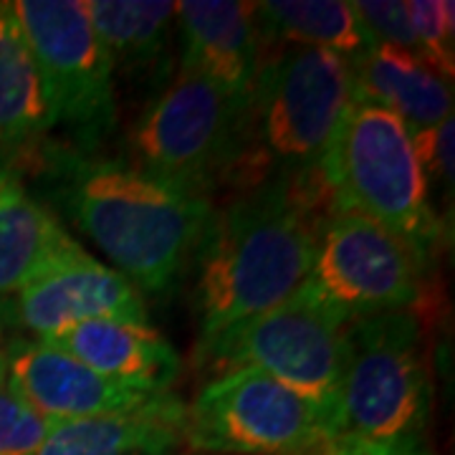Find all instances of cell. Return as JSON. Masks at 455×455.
Returning <instances> with one entry per match:
<instances>
[{
  "label": "cell",
  "mask_w": 455,
  "mask_h": 455,
  "mask_svg": "<svg viewBox=\"0 0 455 455\" xmlns=\"http://www.w3.org/2000/svg\"><path fill=\"white\" fill-rule=\"evenodd\" d=\"M331 200L324 178L268 180L212 215L197 245L200 344L286 304L307 286Z\"/></svg>",
  "instance_id": "1"
},
{
  "label": "cell",
  "mask_w": 455,
  "mask_h": 455,
  "mask_svg": "<svg viewBox=\"0 0 455 455\" xmlns=\"http://www.w3.org/2000/svg\"><path fill=\"white\" fill-rule=\"evenodd\" d=\"M56 205L137 291H167L211 223L203 193L157 178L127 157L56 155Z\"/></svg>",
  "instance_id": "2"
},
{
  "label": "cell",
  "mask_w": 455,
  "mask_h": 455,
  "mask_svg": "<svg viewBox=\"0 0 455 455\" xmlns=\"http://www.w3.org/2000/svg\"><path fill=\"white\" fill-rule=\"evenodd\" d=\"M352 104V64L289 46L260 64L241 112L223 178L251 190L268 180L319 178L326 149Z\"/></svg>",
  "instance_id": "3"
},
{
  "label": "cell",
  "mask_w": 455,
  "mask_h": 455,
  "mask_svg": "<svg viewBox=\"0 0 455 455\" xmlns=\"http://www.w3.org/2000/svg\"><path fill=\"white\" fill-rule=\"evenodd\" d=\"M322 178L337 211L370 218L423 256L440 238V218L412 132L387 109L352 99L326 149Z\"/></svg>",
  "instance_id": "4"
},
{
  "label": "cell",
  "mask_w": 455,
  "mask_h": 455,
  "mask_svg": "<svg viewBox=\"0 0 455 455\" xmlns=\"http://www.w3.org/2000/svg\"><path fill=\"white\" fill-rule=\"evenodd\" d=\"M427 415L430 374L418 319L387 311L349 322L334 438L420 440Z\"/></svg>",
  "instance_id": "5"
},
{
  "label": "cell",
  "mask_w": 455,
  "mask_h": 455,
  "mask_svg": "<svg viewBox=\"0 0 455 455\" xmlns=\"http://www.w3.org/2000/svg\"><path fill=\"white\" fill-rule=\"evenodd\" d=\"M197 357L215 374L256 370L334 418L347 357V324L301 289L276 309L203 341Z\"/></svg>",
  "instance_id": "6"
},
{
  "label": "cell",
  "mask_w": 455,
  "mask_h": 455,
  "mask_svg": "<svg viewBox=\"0 0 455 455\" xmlns=\"http://www.w3.org/2000/svg\"><path fill=\"white\" fill-rule=\"evenodd\" d=\"M182 435L197 451L299 455L331 440L319 405L256 370L215 374L185 410Z\"/></svg>",
  "instance_id": "7"
},
{
  "label": "cell",
  "mask_w": 455,
  "mask_h": 455,
  "mask_svg": "<svg viewBox=\"0 0 455 455\" xmlns=\"http://www.w3.org/2000/svg\"><path fill=\"white\" fill-rule=\"evenodd\" d=\"M425 256L357 212L331 208L316 233L307 291L344 324L407 311L423 293Z\"/></svg>",
  "instance_id": "8"
},
{
  "label": "cell",
  "mask_w": 455,
  "mask_h": 455,
  "mask_svg": "<svg viewBox=\"0 0 455 455\" xmlns=\"http://www.w3.org/2000/svg\"><path fill=\"white\" fill-rule=\"evenodd\" d=\"M18 23L46 84L56 124L94 149L116 124L114 66L86 0H16Z\"/></svg>",
  "instance_id": "9"
},
{
  "label": "cell",
  "mask_w": 455,
  "mask_h": 455,
  "mask_svg": "<svg viewBox=\"0 0 455 455\" xmlns=\"http://www.w3.org/2000/svg\"><path fill=\"white\" fill-rule=\"evenodd\" d=\"M241 109L208 76L180 66L130 134V163L208 196L223 178Z\"/></svg>",
  "instance_id": "10"
},
{
  "label": "cell",
  "mask_w": 455,
  "mask_h": 455,
  "mask_svg": "<svg viewBox=\"0 0 455 455\" xmlns=\"http://www.w3.org/2000/svg\"><path fill=\"white\" fill-rule=\"evenodd\" d=\"M11 316L38 341L99 319L149 324L142 293L84 248L53 260L11 293Z\"/></svg>",
  "instance_id": "11"
},
{
  "label": "cell",
  "mask_w": 455,
  "mask_h": 455,
  "mask_svg": "<svg viewBox=\"0 0 455 455\" xmlns=\"http://www.w3.org/2000/svg\"><path fill=\"white\" fill-rule=\"evenodd\" d=\"M0 367L18 397L51 423L134 412L170 395L119 385L38 339L11 341L0 355Z\"/></svg>",
  "instance_id": "12"
},
{
  "label": "cell",
  "mask_w": 455,
  "mask_h": 455,
  "mask_svg": "<svg viewBox=\"0 0 455 455\" xmlns=\"http://www.w3.org/2000/svg\"><path fill=\"white\" fill-rule=\"evenodd\" d=\"M178 31L180 66L208 76L243 112L260 68L256 3L185 0L178 3Z\"/></svg>",
  "instance_id": "13"
},
{
  "label": "cell",
  "mask_w": 455,
  "mask_h": 455,
  "mask_svg": "<svg viewBox=\"0 0 455 455\" xmlns=\"http://www.w3.org/2000/svg\"><path fill=\"white\" fill-rule=\"evenodd\" d=\"M89 370L134 390L164 395L178 379L180 355L157 329L130 322H84L46 339Z\"/></svg>",
  "instance_id": "14"
},
{
  "label": "cell",
  "mask_w": 455,
  "mask_h": 455,
  "mask_svg": "<svg viewBox=\"0 0 455 455\" xmlns=\"http://www.w3.org/2000/svg\"><path fill=\"white\" fill-rule=\"evenodd\" d=\"M352 99L382 107L410 132L438 127L453 116V89L415 53L374 44L352 64Z\"/></svg>",
  "instance_id": "15"
},
{
  "label": "cell",
  "mask_w": 455,
  "mask_h": 455,
  "mask_svg": "<svg viewBox=\"0 0 455 455\" xmlns=\"http://www.w3.org/2000/svg\"><path fill=\"white\" fill-rule=\"evenodd\" d=\"M182 425L185 407L170 392L134 412L53 423L36 455H170Z\"/></svg>",
  "instance_id": "16"
},
{
  "label": "cell",
  "mask_w": 455,
  "mask_h": 455,
  "mask_svg": "<svg viewBox=\"0 0 455 455\" xmlns=\"http://www.w3.org/2000/svg\"><path fill=\"white\" fill-rule=\"evenodd\" d=\"M79 248L16 172L0 164V296L16 293L38 271Z\"/></svg>",
  "instance_id": "17"
},
{
  "label": "cell",
  "mask_w": 455,
  "mask_h": 455,
  "mask_svg": "<svg viewBox=\"0 0 455 455\" xmlns=\"http://www.w3.org/2000/svg\"><path fill=\"white\" fill-rule=\"evenodd\" d=\"M94 31L109 53L114 74L145 79L167 64L178 3L167 0H86Z\"/></svg>",
  "instance_id": "18"
},
{
  "label": "cell",
  "mask_w": 455,
  "mask_h": 455,
  "mask_svg": "<svg viewBox=\"0 0 455 455\" xmlns=\"http://www.w3.org/2000/svg\"><path fill=\"white\" fill-rule=\"evenodd\" d=\"M56 127L46 84L13 3L0 0V147H26Z\"/></svg>",
  "instance_id": "19"
},
{
  "label": "cell",
  "mask_w": 455,
  "mask_h": 455,
  "mask_svg": "<svg viewBox=\"0 0 455 455\" xmlns=\"http://www.w3.org/2000/svg\"><path fill=\"white\" fill-rule=\"evenodd\" d=\"M260 38L337 53L349 64L374 46L352 3L344 0H274L256 3Z\"/></svg>",
  "instance_id": "20"
},
{
  "label": "cell",
  "mask_w": 455,
  "mask_h": 455,
  "mask_svg": "<svg viewBox=\"0 0 455 455\" xmlns=\"http://www.w3.org/2000/svg\"><path fill=\"white\" fill-rule=\"evenodd\" d=\"M453 3L443 0H407V13L418 41V53L443 79H453Z\"/></svg>",
  "instance_id": "21"
},
{
  "label": "cell",
  "mask_w": 455,
  "mask_h": 455,
  "mask_svg": "<svg viewBox=\"0 0 455 455\" xmlns=\"http://www.w3.org/2000/svg\"><path fill=\"white\" fill-rule=\"evenodd\" d=\"M51 425L18 397L0 367V455H36Z\"/></svg>",
  "instance_id": "22"
},
{
  "label": "cell",
  "mask_w": 455,
  "mask_h": 455,
  "mask_svg": "<svg viewBox=\"0 0 455 455\" xmlns=\"http://www.w3.org/2000/svg\"><path fill=\"white\" fill-rule=\"evenodd\" d=\"M352 8L357 11L359 20L370 31L374 44H387L395 49L410 51L420 59L415 31H412L410 13H407V3H400V0H357V3H352Z\"/></svg>",
  "instance_id": "23"
},
{
  "label": "cell",
  "mask_w": 455,
  "mask_h": 455,
  "mask_svg": "<svg viewBox=\"0 0 455 455\" xmlns=\"http://www.w3.org/2000/svg\"><path fill=\"white\" fill-rule=\"evenodd\" d=\"M415 152L420 157L430 190L440 188L448 200L453 197V116L440 122L438 127L412 132Z\"/></svg>",
  "instance_id": "24"
},
{
  "label": "cell",
  "mask_w": 455,
  "mask_h": 455,
  "mask_svg": "<svg viewBox=\"0 0 455 455\" xmlns=\"http://www.w3.org/2000/svg\"><path fill=\"white\" fill-rule=\"evenodd\" d=\"M326 455H427L420 440L377 443V440L334 438L326 443Z\"/></svg>",
  "instance_id": "25"
}]
</instances>
